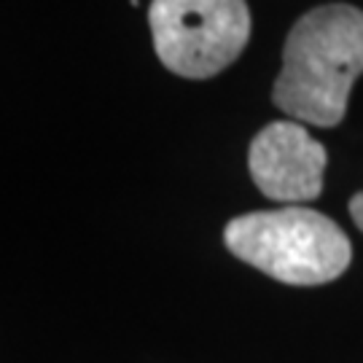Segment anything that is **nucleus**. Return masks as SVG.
Masks as SVG:
<instances>
[{
	"label": "nucleus",
	"instance_id": "f257e3e1",
	"mask_svg": "<svg viewBox=\"0 0 363 363\" xmlns=\"http://www.w3.org/2000/svg\"><path fill=\"white\" fill-rule=\"evenodd\" d=\"M363 73V11L347 3L320 6L298 19L283 49L274 105L294 121L337 127Z\"/></svg>",
	"mask_w": 363,
	"mask_h": 363
},
{
	"label": "nucleus",
	"instance_id": "f03ea898",
	"mask_svg": "<svg viewBox=\"0 0 363 363\" xmlns=\"http://www.w3.org/2000/svg\"><path fill=\"white\" fill-rule=\"evenodd\" d=\"M223 242L240 261L288 286H323L350 267V240L331 218L288 205L237 216Z\"/></svg>",
	"mask_w": 363,
	"mask_h": 363
},
{
	"label": "nucleus",
	"instance_id": "7ed1b4c3",
	"mask_svg": "<svg viewBox=\"0 0 363 363\" xmlns=\"http://www.w3.org/2000/svg\"><path fill=\"white\" fill-rule=\"evenodd\" d=\"M156 57L183 78H210L229 67L250 38L245 0H151Z\"/></svg>",
	"mask_w": 363,
	"mask_h": 363
},
{
	"label": "nucleus",
	"instance_id": "20e7f679",
	"mask_svg": "<svg viewBox=\"0 0 363 363\" xmlns=\"http://www.w3.org/2000/svg\"><path fill=\"white\" fill-rule=\"evenodd\" d=\"M250 178L274 202H310L323 189L325 148L301 121H272L253 138L247 154Z\"/></svg>",
	"mask_w": 363,
	"mask_h": 363
},
{
	"label": "nucleus",
	"instance_id": "39448f33",
	"mask_svg": "<svg viewBox=\"0 0 363 363\" xmlns=\"http://www.w3.org/2000/svg\"><path fill=\"white\" fill-rule=\"evenodd\" d=\"M350 216H352V220H355V226L363 232V191L350 199Z\"/></svg>",
	"mask_w": 363,
	"mask_h": 363
}]
</instances>
